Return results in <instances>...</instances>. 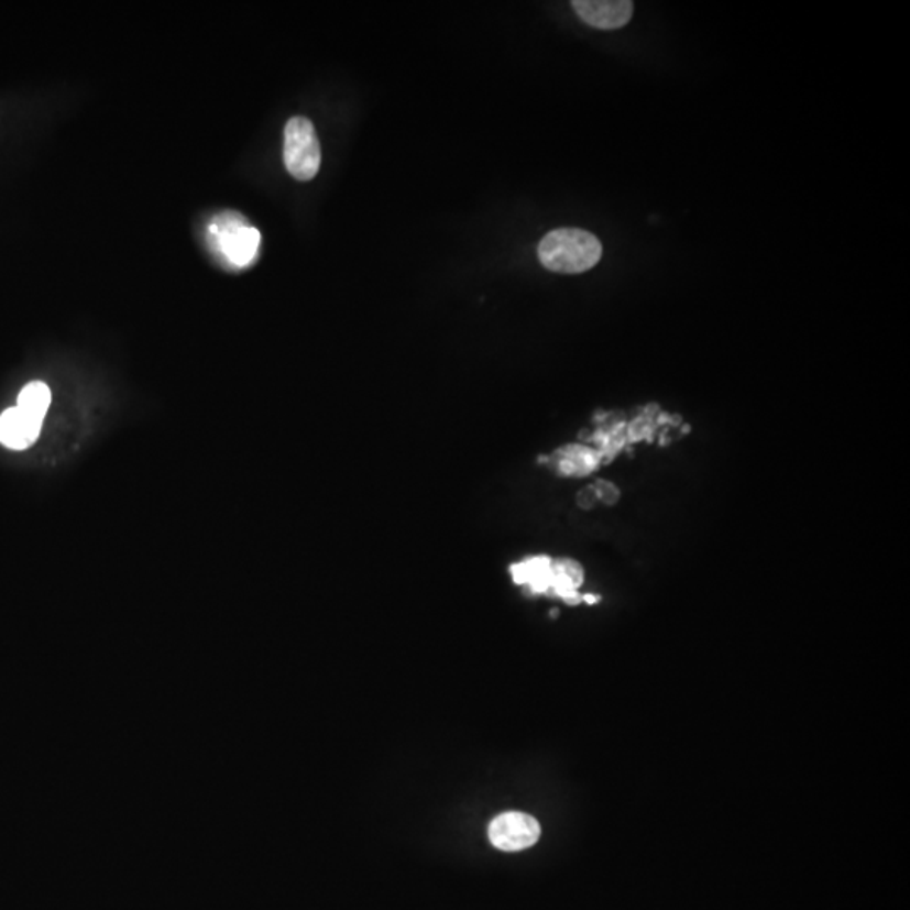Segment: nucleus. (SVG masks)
<instances>
[{
	"instance_id": "f257e3e1",
	"label": "nucleus",
	"mask_w": 910,
	"mask_h": 910,
	"mask_svg": "<svg viewBox=\"0 0 910 910\" xmlns=\"http://www.w3.org/2000/svg\"><path fill=\"white\" fill-rule=\"evenodd\" d=\"M538 259L548 271L575 275L591 271L602 259L599 238L580 228L550 231L538 245Z\"/></svg>"
},
{
	"instance_id": "f03ea898",
	"label": "nucleus",
	"mask_w": 910,
	"mask_h": 910,
	"mask_svg": "<svg viewBox=\"0 0 910 910\" xmlns=\"http://www.w3.org/2000/svg\"><path fill=\"white\" fill-rule=\"evenodd\" d=\"M320 144L313 122L306 117H292L284 132V163L294 179H314L320 167Z\"/></svg>"
},
{
	"instance_id": "7ed1b4c3",
	"label": "nucleus",
	"mask_w": 910,
	"mask_h": 910,
	"mask_svg": "<svg viewBox=\"0 0 910 910\" xmlns=\"http://www.w3.org/2000/svg\"><path fill=\"white\" fill-rule=\"evenodd\" d=\"M211 231L217 238L218 249L233 265H249L256 255L260 245L259 230L246 224L238 215H221L212 224Z\"/></svg>"
},
{
	"instance_id": "20e7f679",
	"label": "nucleus",
	"mask_w": 910,
	"mask_h": 910,
	"mask_svg": "<svg viewBox=\"0 0 910 910\" xmlns=\"http://www.w3.org/2000/svg\"><path fill=\"white\" fill-rule=\"evenodd\" d=\"M541 827L535 818L519 811L500 814L490 826V840L503 852H522L540 840Z\"/></svg>"
},
{
	"instance_id": "39448f33",
	"label": "nucleus",
	"mask_w": 910,
	"mask_h": 910,
	"mask_svg": "<svg viewBox=\"0 0 910 910\" xmlns=\"http://www.w3.org/2000/svg\"><path fill=\"white\" fill-rule=\"evenodd\" d=\"M579 18L597 30H620L633 18L629 0H575L572 2Z\"/></svg>"
},
{
	"instance_id": "423d86ee",
	"label": "nucleus",
	"mask_w": 910,
	"mask_h": 910,
	"mask_svg": "<svg viewBox=\"0 0 910 910\" xmlns=\"http://www.w3.org/2000/svg\"><path fill=\"white\" fill-rule=\"evenodd\" d=\"M41 428H43L41 421L34 420L18 407L9 408L0 415V442L9 449H28L36 442Z\"/></svg>"
},
{
	"instance_id": "0eeeda50",
	"label": "nucleus",
	"mask_w": 910,
	"mask_h": 910,
	"mask_svg": "<svg viewBox=\"0 0 910 910\" xmlns=\"http://www.w3.org/2000/svg\"><path fill=\"white\" fill-rule=\"evenodd\" d=\"M583 583L582 567L573 560H551L550 592L563 599L567 604L577 605L582 601L579 586Z\"/></svg>"
},
{
	"instance_id": "6e6552de",
	"label": "nucleus",
	"mask_w": 910,
	"mask_h": 910,
	"mask_svg": "<svg viewBox=\"0 0 910 910\" xmlns=\"http://www.w3.org/2000/svg\"><path fill=\"white\" fill-rule=\"evenodd\" d=\"M551 558L533 557L512 567L513 580L528 586L533 594L550 592Z\"/></svg>"
},
{
	"instance_id": "1a4fd4ad",
	"label": "nucleus",
	"mask_w": 910,
	"mask_h": 910,
	"mask_svg": "<svg viewBox=\"0 0 910 910\" xmlns=\"http://www.w3.org/2000/svg\"><path fill=\"white\" fill-rule=\"evenodd\" d=\"M51 405V390L41 382L25 385L19 393L18 408L43 424Z\"/></svg>"
},
{
	"instance_id": "9d476101",
	"label": "nucleus",
	"mask_w": 910,
	"mask_h": 910,
	"mask_svg": "<svg viewBox=\"0 0 910 910\" xmlns=\"http://www.w3.org/2000/svg\"><path fill=\"white\" fill-rule=\"evenodd\" d=\"M558 469L563 474H589L592 469H595L594 452L589 449H583L579 446L566 447L558 452Z\"/></svg>"
},
{
	"instance_id": "9b49d317",
	"label": "nucleus",
	"mask_w": 910,
	"mask_h": 910,
	"mask_svg": "<svg viewBox=\"0 0 910 910\" xmlns=\"http://www.w3.org/2000/svg\"><path fill=\"white\" fill-rule=\"evenodd\" d=\"M594 490L595 497L597 500L604 501L605 504H614L615 501L620 500V491L615 490V486H612L611 483H597L595 486H592Z\"/></svg>"
},
{
	"instance_id": "f8f14e48",
	"label": "nucleus",
	"mask_w": 910,
	"mask_h": 910,
	"mask_svg": "<svg viewBox=\"0 0 910 910\" xmlns=\"http://www.w3.org/2000/svg\"><path fill=\"white\" fill-rule=\"evenodd\" d=\"M582 601H585L586 604H595V602L599 601V597L597 595H585V597H582Z\"/></svg>"
}]
</instances>
